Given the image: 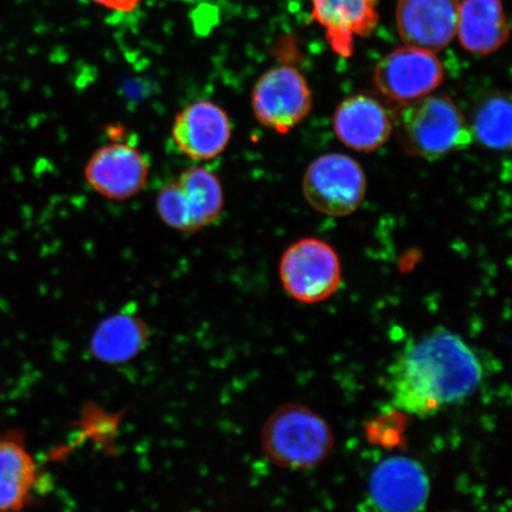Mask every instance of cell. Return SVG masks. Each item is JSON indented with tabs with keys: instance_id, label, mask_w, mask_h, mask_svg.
I'll use <instances>...</instances> for the list:
<instances>
[{
	"instance_id": "obj_1",
	"label": "cell",
	"mask_w": 512,
	"mask_h": 512,
	"mask_svg": "<svg viewBox=\"0 0 512 512\" xmlns=\"http://www.w3.org/2000/svg\"><path fill=\"white\" fill-rule=\"evenodd\" d=\"M483 379L476 351L454 332L435 329L399 352L388 368L387 389L400 411L427 418L469 399Z\"/></svg>"
},
{
	"instance_id": "obj_2",
	"label": "cell",
	"mask_w": 512,
	"mask_h": 512,
	"mask_svg": "<svg viewBox=\"0 0 512 512\" xmlns=\"http://www.w3.org/2000/svg\"><path fill=\"white\" fill-rule=\"evenodd\" d=\"M335 438L322 416L302 405H286L266 421L261 447L274 465L287 470H309L324 462Z\"/></svg>"
},
{
	"instance_id": "obj_3",
	"label": "cell",
	"mask_w": 512,
	"mask_h": 512,
	"mask_svg": "<svg viewBox=\"0 0 512 512\" xmlns=\"http://www.w3.org/2000/svg\"><path fill=\"white\" fill-rule=\"evenodd\" d=\"M399 123L403 149L424 159H439L462 150L473 138L463 112L445 94L432 93L403 106Z\"/></svg>"
},
{
	"instance_id": "obj_4",
	"label": "cell",
	"mask_w": 512,
	"mask_h": 512,
	"mask_svg": "<svg viewBox=\"0 0 512 512\" xmlns=\"http://www.w3.org/2000/svg\"><path fill=\"white\" fill-rule=\"evenodd\" d=\"M223 204L219 177L202 166L184 170L157 197L160 219L183 233H194L214 224L221 216Z\"/></svg>"
},
{
	"instance_id": "obj_5",
	"label": "cell",
	"mask_w": 512,
	"mask_h": 512,
	"mask_svg": "<svg viewBox=\"0 0 512 512\" xmlns=\"http://www.w3.org/2000/svg\"><path fill=\"white\" fill-rule=\"evenodd\" d=\"M279 275L288 296L299 303L316 304L338 291L342 266L329 243L307 238L286 249L280 260Z\"/></svg>"
},
{
	"instance_id": "obj_6",
	"label": "cell",
	"mask_w": 512,
	"mask_h": 512,
	"mask_svg": "<svg viewBox=\"0 0 512 512\" xmlns=\"http://www.w3.org/2000/svg\"><path fill=\"white\" fill-rule=\"evenodd\" d=\"M306 201L319 213L348 216L361 206L367 192V178L354 158L328 153L313 160L303 179Z\"/></svg>"
},
{
	"instance_id": "obj_7",
	"label": "cell",
	"mask_w": 512,
	"mask_h": 512,
	"mask_svg": "<svg viewBox=\"0 0 512 512\" xmlns=\"http://www.w3.org/2000/svg\"><path fill=\"white\" fill-rule=\"evenodd\" d=\"M252 108L262 126L281 134L290 133L312 110L309 83L288 64L268 69L255 83Z\"/></svg>"
},
{
	"instance_id": "obj_8",
	"label": "cell",
	"mask_w": 512,
	"mask_h": 512,
	"mask_svg": "<svg viewBox=\"0 0 512 512\" xmlns=\"http://www.w3.org/2000/svg\"><path fill=\"white\" fill-rule=\"evenodd\" d=\"M430 492L424 466L406 456L388 457L371 472L360 512H424Z\"/></svg>"
},
{
	"instance_id": "obj_9",
	"label": "cell",
	"mask_w": 512,
	"mask_h": 512,
	"mask_svg": "<svg viewBox=\"0 0 512 512\" xmlns=\"http://www.w3.org/2000/svg\"><path fill=\"white\" fill-rule=\"evenodd\" d=\"M444 78L443 63L435 53L408 46L390 51L374 70L377 91L403 106L432 94Z\"/></svg>"
},
{
	"instance_id": "obj_10",
	"label": "cell",
	"mask_w": 512,
	"mask_h": 512,
	"mask_svg": "<svg viewBox=\"0 0 512 512\" xmlns=\"http://www.w3.org/2000/svg\"><path fill=\"white\" fill-rule=\"evenodd\" d=\"M150 163L136 146L111 143L89 158L86 181L93 190L111 201L136 196L149 182Z\"/></svg>"
},
{
	"instance_id": "obj_11",
	"label": "cell",
	"mask_w": 512,
	"mask_h": 512,
	"mask_svg": "<svg viewBox=\"0 0 512 512\" xmlns=\"http://www.w3.org/2000/svg\"><path fill=\"white\" fill-rule=\"evenodd\" d=\"M460 0H399L396 27L403 43L432 53L457 35Z\"/></svg>"
},
{
	"instance_id": "obj_12",
	"label": "cell",
	"mask_w": 512,
	"mask_h": 512,
	"mask_svg": "<svg viewBox=\"0 0 512 512\" xmlns=\"http://www.w3.org/2000/svg\"><path fill=\"white\" fill-rule=\"evenodd\" d=\"M172 138L183 155L203 162L219 157L227 149L232 123L227 112L215 102H192L177 114Z\"/></svg>"
},
{
	"instance_id": "obj_13",
	"label": "cell",
	"mask_w": 512,
	"mask_h": 512,
	"mask_svg": "<svg viewBox=\"0 0 512 512\" xmlns=\"http://www.w3.org/2000/svg\"><path fill=\"white\" fill-rule=\"evenodd\" d=\"M312 17L326 41L342 57L354 54L357 37L373 34L379 24V0H311Z\"/></svg>"
},
{
	"instance_id": "obj_14",
	"label": "cell",
	"mask_w": 512,
	"mask_h": 512,
	"mask_svg": "<svg viewBox=\"0 0 512 512\" xmlns=\"http://www.w3.org/2000/svg\"><path fill=\"white\" fill-rule=\"evenodd\" d=\"M336 136L358 152L379 150L392 134L393 119L373 96L357 94L339 104L334 114Z\"/></svg>"
},
{
	"instance_id": "obj_15",
	"label": "cell",
	"mask_w": 512,
	"mask_h": 512,
	"mask_svg": "<svg viewBox=\"0 0 512 512\" xmlns=\"http://www.w3.org/2000/svg\"><path fill=\"white\" fill-rule=\"evenodd\" d=\"M40 479L34 457L23 435L0 434V512H22L28 507Z\"/></svg>"
},
{
	"instance_id": "obj_16",
	"label": "cell",
	"mask_w": 512,
	"mask_h": 512,
	"mask_svg": "<svg viewBox=\"0 0 512 512\" xmlns=\"http://www.w3.org/2000/svg\"><path fill=\"white\" fill-rule=\"evenodd\" d=\"M457 35L467 51L477 55L496 53L509 40L510 28L501 0L460 2Z\"/></svg>"
},
{
	"instance_id": "obj_17",
	"label": "cell",
	"mask_w": 512,
	"mask_h": 512,
	"mask_svg": "<svg viewBox=\"0 0 512 512\" xmlns=\"http://www.w3.org/2000/svg\"><path fill=\"white\" fill-rule=\"evenodd\" d=\"M150 330L144 320L133 313H115L98 325L91 339L96 360L108 364L131 361L149 343Z\"/></svg>"
},
{
	"instance_id": "obj_18",
	"label": "cell",
	"mask_w": 512,
	"mask_h": 512,
	"mask_svg": "<svg viewBox=\"0 0 512 512\" xmlns=\"http://www.w3.org/2000/svg\"><path fill=\"white\" fill-rule=\"evenodd\" d=\"M511 101L509 95H486L473 114L472 137L490 150L505 151L511 146Z\"/></svg>"
},
{
	"instance_id": "obj_19",
	"label": "cell",
	"mask_w": 512,
	"mask_h": 512,
	"mask_svg": "<svg viewBox=\"0 0 512 512\" xmlns=\"http://www.w3.org/2000/svg\"><path fill=\"white\" fill-rule=\"evenodd\" d=\"M92 2L108 10L131 12L138 8L142 0H92Z\"/></svg>"
}]
</instances>
